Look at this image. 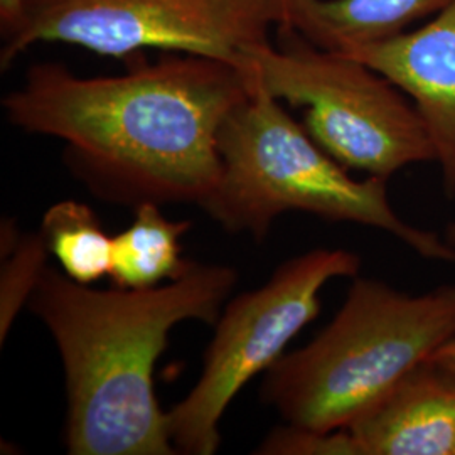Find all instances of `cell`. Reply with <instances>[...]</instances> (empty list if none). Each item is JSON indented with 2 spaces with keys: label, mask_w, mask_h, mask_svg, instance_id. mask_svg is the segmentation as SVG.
Instances as JSON below:
<instances>
[{
  "label": "cell",
  "mask_w": 455,
  "mask_h": 455,
  "mask_svg": "<svg viewBox=\"0 0 455 455\" xmlns=\"http://www.w3.org/2000/svg\"><path fill=\"white\" fill-rule=\"evenodd\" d=\"M250 92V71L176 52L120 76L36 65L2 107L17 129L63 140L68 171L100 201L201 206L221 176V127Z\"/></svg>",
  "instance_id": "obj_1"
},
{
  "label": "cell",
  "mask_w": 455,
  "mask_h": 455,
  "mask_svg": "<svg viewBox=\"0 0 455 455\" xmlns=\"http://www.w3.org/2000/svg\"><path fill=\"white\" fill-rule=\"evenodd\" d=\"M236 282L231 267L191 260L152 289L100 291L46 267L28 307L63 363L68 454H178L156 395V364L176 325L218 323Z\"/></svg>",
  "instance_id": "obj_2"
},
{
  "label": "cell",
  "mask_w": 455,
  "mask_h": 455,
  "mask_svg": "<svg viewBox=\"0 0 455 455\" xmlns=\"http://www.w3.org/2000/svg\"><path fill=\"white\" fill-rule=\"evenodd\" d=\"M250 80V95L220 132V180L199 206L220 227L260 243L280 214L309 212L325 221L387 231L427 260L455 261L454 244L395 212L388 180L351 178L251 71Z\"/></svg>",
  "instance_id": "obj_3"
},
{
  "label": "cell",
  "mask_w": 455,
  "mask_h": 455,
  "mask_svg": "<svg viewBox=\"0 0 455 455\" xmlns=\"http://www.w3.org/2000/svg\"><path fill=\"white\" fill-rule=\"evenodd\" d=\"M454 338L455 283L413 297L356 278L336 317L265 373L260 398L293 427L341 430Z\"/></svg>",
  "instance_id": "obj_4"
},
{
  "label": "cell",
  "mask_w": 455,
  "mask_h": 455,
  "mask_svg": "<svg viewBox=\"0 0 455 455\" xmlns=\"http://www.w3.org/2000/svg\"><path fill=\"white\" fill-rule=\"evenodd\" d=\"M283 43L248 52V69L276 100L304 108V129L346 169L390 180L407 165L435 161V147L415 105L370 66L338 51Z\"/></svg>",
  "instance_id": "obj_5"
},
{
  "label": "cell",
  "mask_w": 455,
  "mask_h": 455,
  "mask_svg": "<svg viewBox=\"0 0 455 455\" xmlns=\"http://www.w3.org/2000/svg\"><path fill=\"white\" fill-rule=\"evenodd\" d=\"M289 26L285 0H24L0 66L37 43H68L125 58L156 48L248 69V52Z\"/></svg>",
  "instance_id": "obj_6"
},
{
  "label": "cell",
  "mask_w": 455,
  "mask_h": 455,
  "mask_svg": "<svg viewBox=\"0 0 455 455\" xmlns=\"http://www.w3.org/2000/svg\"><path fill=\"white\" fill-rule=\"evenodd\" d=\"M361 259L342 248H315L283 261L267 283L227 302L204 353L203 371L188 396L167 411L178 454L212 455L220 422L255 376L283 356L287 344L321 312V292L332 278L356 276Z\"/></svg>",
  "instance_id": "obj_7"
},
{
  "label": "cell",
  "mask_w": 455,
  "mask_h": 455,
  "mask_svg": "<svg viewBox=\"0 0 455 455\" xmlns=\"http://www.w3.org/2000/svg\"><path fill=\"white\" fill-rule=\"evenodd\" d=\"M370 66L413 100L423 118L443 191L455 196V0L413 33L338 51Z\"/></svg>",
  "instance_id": "obj_8"
},
{
  "label": "cell",
  "mask_w": 455,
  "mask_h": 455,
  "mask_svg": "<svg viewBox=\"0 0 455 455\" xmlns=\"http://www.w3.org/2000/svg\"><path fill=\"white\" fill-rule=\"evenodd\" d=\"M346 428L359 455H454L455 371L425 361Z\"/></svg>",
  "instance_id": "obj_9"
},
{
  "label": "cell",
  "mask_w": 455,
  "mask_h": 455,
  "mask_svg": "<svg viewBox=\"0 0 455 455\" xmlns=\"http://www.w3.org/2000/svg\"><path fill=\"white\" fill-rule=\"evenodd\" d=\"M191 221H174L159 204L147 203L133 210L131 227L114 236L110 278L115 287L144 291L174 280L189 267L182 259V236Z\"/></svg>",
  "instance_id": "obj_10"
},
{
  "label": "cell",
  "mask_w": 455,
  "mask_h": 455,
  "mask_svg": "<svg viewBox=\"0 0 455 455\" xmlns=\"http://www.w3.org/2000/svg\"><path fill=\"white\" fill-rule=\"evenodd\" d=\"M451 0H317L310 43L331 51L388 39Z\"/></svg>",
  "instance_id": "obj_11"
},
{
  "label": "cell",
  "mask_w": 455,
  "mask_h": 455,
  "mask_svg": "<svg viewBox=\"0 0 455 455\" xmlns=\"http://www.w3.org/2000/svg\"><path fill=\"white\" fill-rule=\"evenodd\" d=\"M49 255L71 280L93 285L110 276L114 236L103 228L88 204L66 199L49 206L39 229Z\"/></svg>",
  "instance_id": "obj_12"
},
{
  "label": "cell",
  "mask_w": 455,
  "mask_h": 455,
  "mask_svg": "<svg viewBox=\"0 0 455 455\" xmlns=\"http://www.w3.org/2000/svg\"><path fill=\"white\" fill-rule=\"evenodd\" d=\"M0 342L4 344L22 306L48 267L49 250L41 233H20L12 220L2 221Z\"/></svg>",
  "instance_id": "obj_13"
},
{
  "label": "cell",
  "mask_w": 455,
  "mask_h": 455,
  "mask_svg": "<svg viewBox=\"0 0 455 455\" xmlns=\"http://www.w3.org/2000/svg\"><path fill=\"white\" fill-rule=\"evenodd\" d=\"M255 452L265 455H359L356 442L347 428L315 432L289 423L274 430Z\"/></svg>",
  "instance_id": "obj_14"
},
{
  "label": "cell",
  "mask_w": 455,
  "mask_h": 455,
  "mask_svg": "<svg viewBox=\"0 0 455 455\" xmlns=\"http://www.w3.org/2000/svg\"><path fill=\"white\" fill-rule=\"evenodd\" d=\"M317 0H285L289 26L283 29H293L304 34L307 41L314 31V9Z\"/></svg>",
  "instance_id": "obj_15"
},
{
  "label": "cell",
  "mask_w": 455,
  "mask_h": 455,
  "mask_svg": "<svg viewBox=\"0 0 455 455\" xmlns=\"http://www.w3.org/2000/svg\"><path fill=\"white\" fill-rule=\"evenodd\" d=\"M22 14H24V0H0L2 39L16 31Z\"/></svg>",
  "instance_id": "obj_16"
},
{
  "label": "cell",
  "mask_w": 455,
  "mask_h": 455,
  "mask_svg": "<svg viewBox=\"0 0 455 455\" xmlns=\"http://www.w3.org/2000/svg\"><path fill=\"white\" fill-rule=\"evenodd\" d=\"M428 361L439 363L442 366H445V368L455 371V338L449 342H445L442 347H439V349L428 358Z\"/></svg>",
  "instance_id": "obj_17"
},
{
  "label": "cell",
  "mask_w": 455,
  "mask_h": 455,
  "mask_svg": "<svg viewBox=\"0 0 455 455\" xmlns=\"http://www.w3.org/2000/svg\"><path fill=\"white\" fill-rule=\"evenodd\" d=\"M447 242L455 246V223H451L447 228Z\"/></svg>",
  "instance_id": "obj_18"
},
{
  "label": "cell",
  "mask_w": 455,
  "mask_h": 455,
  "mask_svg": "<svg viewBox=\"0 0 455 455\" xmlns=\"http://www.w3.org/2000/svg\"><path fill=\"white\" fill-rule=\"evenodd\" d=\"M454 455H455V452H454Z\"/></svg>",
  "instance_id": "obj_19"
}]
</instances>
